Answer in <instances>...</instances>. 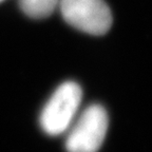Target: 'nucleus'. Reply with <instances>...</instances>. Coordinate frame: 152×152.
<instances>
[{
  "mask_svg": "<svg viewBox=\"0 0 152 152\" xmlns=\"http://www.w3.org/2000/svg\"><path fill=\"white\" fill-rule=\"evenodd\" d=\"M83 91L78 83L66 81L56 89L43 107L40 126L49 135H59L69 128L81 102Z\"/></svg>",
  "mask_w": 152,
  "mask_h": 152,
  "instance_id": "obj_1",
  "label": "nucleus"
},
{
  "mask_svg": "<svg viewBox=\"0 0 152 152\" xmlns=\"http://www.w3.org/2000/svg\"><path fill=\"white\" fill-rule=\"evenodd\" d=\"M0 1H1V0H0Z\"/></svg>",
  "mask_w": 152,
  "mask_h": 152,
  "instance_id": "obj_5",
  "label": "nucleus"
},
{
  "mask_svg": "<svg viewBox=\"0 0 152 152\" xmlns=\"http://www.w3.org/2000/svg\"><path fill=\"white\" fill-rule=\"evenodd\" d=\"M108 114L100 104H91L78 117L66 140L68 152H97L108 130Z\"/></svg>",
  "mask_w": 152,
  "mask_h": 152,
  "instance_id": "obj_3",
  "label": "nucleus"
},
{
  "mask_svg": "<svg viewBox=\"0 0 152 152\" xmlns=\"http://www.w3.org/2000/svg\"><path fill=\"white\" fill-rule=\"evenodd\" d=\"M59 5V0H19V7L31 18H45Z\"/></svg>",
  "mask_w": 152,
  "mask_h": 152,
  "instance_id": "obj_4",
  "label": "nucleus"
},
{
  "mask_svg": "<svg viewBox=\"0 0 152 152\" xmlns=\"http://www.w3.org/2000/svg\"><path fill=\"white\" fill-rule=\"evenodd\" d=\"M64 19L90 35L106 34L112 24L111 10L104 0H59Z\"/></svg>",
  "mask_w": 152,
  "mask_h": 152,
  "instance_id": "obj_2",
  "label": "nucleus"
}]
</instances>
